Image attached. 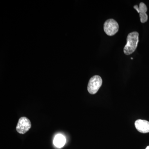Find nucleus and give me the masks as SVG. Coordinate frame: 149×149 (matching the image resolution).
<instances>
[{"mask_svg":"<svg viewBox=\"0 0 149 149\" xmlns=\"http://www.w3.org/2000/svg\"><path fill=\"white\" fill-rule=\"evenodd\" d=\"M54 143L55 146L57 148H62L65 144V138L61 134L57 135L54 139Z\"/></svg>","mask_w":149,"mask_h":149,"instance_id":"obj_7","label":"nucleus"},{"mask_svg":"<svg viewBox=\"0 0 149 149\" xmlns=\"http://www.w3.org/2000/svg\"><path fill=\"white\" fill-rule=\"evenodd\" d=\"M131 59L133 60V58H131Z\"/></svg>","mask_w":149,"mask_h":149,"instance_id":"obj_9","label":"nucleus"},{"mask_svg":"<svg viewBox=\"0 0 149 149\" xmlns=\"http://www.w3.org/2000/svg\"><path fill=\"white\" fill-rule=\"evenodd\" d=\"M102 80L100 76L95 75L91 77L89 80L88 86L89 93L92 95L96 94L101 87Z\"/></svg>","mask_w":149,"mask_h":149,"instance_id":"obj_2","label":"nucleus"},{"mask_svg":"<svg viewBox=\"0 0 149 149\" xmlns=\"http://www.w3.org/2000/svg\"><path fill=\"white\" fill-rule=\"evenodd\" d=\"M134 8L137 11V12L140 14V20L142 23L146 22L148 19V15L147 14L146 12L148 8L146 5L143 3L141 2L139 5L134 6Z\"/></svg>","mask_w":149,"mask_h":149,"instance_id":"obj_5","label":"nucleus"},{"mask_svg":"<svg viewBox=\"0 0 149 149\" xmlns=\"http://www.w3.org/2000/svg\"><path fill=\"white\" fill-rule=\"evenodd\" d=\"M119 25L117 22L113 19H109L105 22L104 25V31L109 36H113L118 31Z\"/></svg>","mask_w":149,"mask_h":149,"instance_id":"obj_3","label":"nucleus"},{"mask_svg":"<svg viewBox=\"0 0 149 149\" xmlns=\"http://www.w3.org/2000/svg\"><path fill=\"white\" fill-rule=\"evenodd\" d=\"M146 149H149V146L147 147L146 148Z\"/></svg>","mask_w":149,"mask_h":149,"instance_id":"obj_8","label":"nucleus"},{"mask_svg":"<svg viewBox=\"0 0 149 149\" xmlns=\"http://www.w3.org/2000/svg\"><path fill=\"white\" fill-rule=\"evenodd\" d=\"M135 125L136 129L140 133H146L149 132V122L146 120H136Z\"/></svg>","mask_w":149,"mask_h":149,"instance_id":"obj_6","label":"nucleus"},{"mask_svg":"<svg viewBox=\"0 0 149 149\" xmlns=\"http://www.w3.org/2000/svg\"><path fill=\"white\" fill-rule=\"evenodd\" d=\"M31 122L27 117L20 118L17 123L16 126V130L19 134H24L31 128Z\"/></svg>","mask_w":149,"mask_h":149,"instance_id":"obj_4","label":"nucleus"},{"mask_svg":"<svg viewBox=\"0 0 149 149\" xmlns=\"http://www.w3.org/2000/svg\"><path fill=\"white\" fill-rule=\"evenodd\" d=\"M139 42V33L137 32H131L127 38V43L124 47L123 52L126 55L131 54L135 52Z\"/></svg>","mask_w":149,"mask_h":149,"instance_id":"obj_1","label":"nucleus"}]
</instances>
